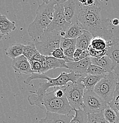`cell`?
<instances>
[{
    "instance_id": "obj_1",
    "label": "cell",
    "mask_w": 119,
    "mask_h": 123,
    "mask_svg": "<svg viewBox=\"0 0 119 123\" xmlns=\"http://www.w3.org/2000/svg\"><path fill=\"white\" fill-rule=\"evenodd\" d=\"M79 21L83 25L85 30L91 33L94 37H100L108 42L114 38L113 31L109 29L111 20L102 17L98 1L91 7L81 4Z\"/></svg>"
},
{
    "instance_id": "obj_21",
    "label": "cell",
    "mask_w": 119,
    "mask_h": 123,
    "mask_svg": "<svg viewBox=\"0 0 119 123\" xmlns=\"http://www.w3.org/2000/svg\"><path fill=\"white\" fill-rule=\"evenodd\" d=\"M24 46L21 44H14L5 50L7 56L13 60L23 55Z\"/></svg>"
},
{
    "instance_id": "obj_20",
    "label": "cell",
    "mask_w": 119,
    "mask_h": 123,
    "mask_svg": "<svg viewBox=\"0 0 119 123\" xmlns=\"http://www.w3.org/2000/svg\"><path fill=\"white\" fill-rule=\"evenodd\" d=\"M16 29V23L14 21L9 20L6 15H0V30L2 35H8Z\"/></svg>"
},
{
    "instance_id": "obj_10",
    "label": "cell",
    "mask_w": 119,
    "mask_h": 123,
    "mask_svg": "<svg viewBox=\"0 0 119 123\" xmlns=\"http://www.w3.org/2000/svg\"><path fill=\"white\" fill-rule=\"evenodd\" d=\"M63 6L64 15L70 24L79 21L81 4L78 0H60Z\"/></svg>"
},
{
    "instance_id": "obj_7",
    "label": "cell",
    "mask_w": 119,
    "mask_h": 123,
    "mask_svg": "<svg viewBox=\"0 0 119 123\" xmlns=\"http://www.w3.org/2000/svg\"><path fill=\"white\" fill-rule=\"evenodd\" d=\"M82 76L76 82L68 83L65 88L66 98L73 110H84V95L85 87L82 82Z\"/></svg>"
},
{
    "instance_id": "obj_17",
    "label": "cell",
    "mask_w": 119,
    "mask_h": 123,
    "mask_svg": "<svg viewBox=\"0 0 119 123\" xmlns=\"http://www.w3.org/2000/svg\"><path fill=\"white\" fill-rule=\"evenodd\" d=\"M85 31L84 27L79 21L72 23L67 30L65 31V37L66 38L76 39L80 36Z\"/></svg>"
},
{
    "instance_id": "obj_4",
    "label": "cell",
    "mask_w": 119,
    "mask_h": 123,
    "mask_svg": "<svg viewBox=\"0 0 119 123\" xmlns=\"http://www.w3.org/2000/svg\"><path fill=\"white\" fill-rule=\"evenodd\" d=\"M38 107L42 110H46L47 112L68 115L72 112L66 96L62 98L55 97L53 91L46 92L40 101Z\"/></svg>"
},
{
    "instance_id": "obj_11",
    "label": "cell",
    "mask_w": 119,
    "mask_h": 123,
    "mask_svg": "<svg viewBox=\"0 0 119 123\" xmlns=\"http://www.w3.org/2000/svg\"><path fill=\"white\" fill-rule=\"evenodd\" d=\"M109 43L100 37L93 38L88 49L90 57L100 58L106 56Z\"/></svg>"
},
{
    "instance_id": "obj_22",
    "label": "cell",
    "mask_w": 119,
    "mask_h": 123,
    "mask_svg": "<svg viewBox=\"0 0 119 123\" xmlns=\"http://www.w3.org/2000/svg\"><path fill=\"white\" fill-rule=\"evenodd\" d=\"M46 60L48 61L50 70L56 68L68 69L67 63L64 60L58 59L53 56H46Z\"/></svg>"
},
{
    "instance_id": "obj_32",
    "label": "cell",
    "mask_w": 119,
    "mask_h": 123,
    "mask_svg": "<svg viewBox=\"0 0 119 123\" xmlns=\"http://www.w3.org/2000/svg\"><path fill=\"white\" fill-rule=\"evenodd\" d=\"M46 58V56H44V55H42L41 53H40L39 52H38V53L36 54L30 60V61H37L39 62L42 63L44 60Z\"/></svg>"
},
{
    "instance_id": "obj_31",
    "label": "cell",
    "mask_w": 119,
    "mask_h": 123,
    "mask_svg": "<svg viewBox=\"0 0 119 123\" xmlns=\"http://www.w3.org/2000/svg\"><path fill=\"white\" fill-rule=\"evenodd\" d=\"M76 49V46H72V47H69V48L64 50V54H65V56L66 57H68V59L74 60V55Z\"/></svg>"
},
{
    "instance_id": "obj_3",
    "label": "cell",
    "mask_w": 119,
    "mask_h": 123,
    "mask_svg": "<svg viewBox=\"0 0 119 123\" xmlns=\"http://www.w3.org/2000/svg\"><path fill=\"white\" fill-rule=\"evenodd\" d=\"M57 3L55 0L43 1L38 6L36 16L28 27L29 35L35 40H40L44 31L48 29L53 19L55 7Z\"/></svg>"
},
{
    "instance_id": "obj_9",
    "label": "cell",
    "mask_w": 119,
    "mask_h": 123,
    "mask_svg": "<svg viewBox=\"0 0 119 123\" xmlns=\"http://www.w3.org/2000/svg\"><path fill=\"white\" fill-rule=\"evenodd\" d=\"M71 24L68 22L64 15V9L62 4L59 1H57L55 7V12L53 19L52 23L45 31H57L62 32L66 31Z\"/></svg>"
},
{
    "instance_id": "obj_14",
    "label": "cell",
    "mask_w": 119,
    "mask_h": 123,
    "mask_svg": "<svg viewBox=\"0 0 119 123\" xmlns=\"http://www.w3.org/2000/svg\"><path fill=\"white\" fill-rule=\"evenodd\" d=\"M73 112L68 115L46 112L45 117L41 119L39 123H70L75 116Z\"/></svg>"
},
{
    "instance_id": "obj_23",
    "label": "cell",
    "mask_w": 119,
    "mask_h": 123,
    "mask_svg": "<svg viewBox=\"0 0 119 123\" xmlns=\"http://www.w3.org/2000/svg\"><path fill=\"white\" fill-rule=\"evenodd\" d=\"M38 52H39L37 50L34 42H29L26 45L24 46L23 55H24L29 61H30Z\"/></svg>"
},
{
    "instance_id": "obj_16",
    "label": "cell",
    "mask_w": 119,
    "mask_h": 123,
    "mask_svg": "<svg viewBox=\"0 0 119 123\" xmlns=\"http://www.w3.org/2000/svg\"><path fill=\"white\" fill-rule=\"evenodd\" d=\"M91 63L93 65L100 66L109 74L114 72L113 63L111 59L107 55L102 57H100V58L91 57Z\"/></svg>"
},
{
    "instance_id": "obj_26",
    "label": "cell",
    "mask_w": 119,
    "mask_h": 123,
    "mask_svg": "<svg viewBox=\"0 0 119 123\" xmlns=\"http://www.w3.org/2000/svg\"><path fill=\"white\" fill-rule=\"evenodd\" d=\"M108 105L114 111L119 120V82L117 83L113 98L111 102L108 104Z\"/></svg>"
},
{
    "instance_id": "obj_13",
    "label": "cell",
    "mask_w": 119,
    "mask_h": 123,
    "mask_svg": "<svg viewBox=\"0 0 119 123\" xmlns=\"http://www.w3.org/2000/svg\"><path fill=\"white\" fill-rule=\"evenodd\" d=\"M12 67L15 72L19 74L32 75L34 74L31 69L30 62L24 55H21L13 60Z\"/></svg>"
},
{
    "instance_id": "obj_34",
    "label": "cell",
    "mask_w": 119,
    "mask_h": 123,
    "mask_svg": "<svg viewBox=\"0 0 119 123\" xmlns=\"http://www.w3.org/2000/svg\"><path fill=\"white\" fill-rule=\"evenodd\" d=\"M88 123H97V114H88Z\"/></svg>"
},
{
    "instance_id": "obj_28",
    "label": "cell",
    "mask_w": 119,
    "mask_h": 123,
    "mask_svg": "<svg viewBox=\"0 0 119 123\" xmlns=\"http://www.w3.org/2000/svg\"><path fill=\"white\" fill-rule=\"evenodd\" d=\"M51 56H53V57H55L56 59H58L64 60L66 63L74 62V60L70 59H68L65 56V54H64V50L61 47L55 50L53 53H52Z\"/></svg>"
},
{
    "instance_id": "obj_6",
    "label": "cell",
    "mask_w": 119,
    "mask_h": 123,
    "mask_svg": "<svg viewBox=\"0 0 119 123\" xmlns=\"http://www.w3.org/2000/svg\"><path fill=\"white\" fill-rule=\"evenodd\" d=\"M61 33L57 31H44L40 41L34 42L38 52L45 56H52L53 51L60 47L62 38Z\"/></svg>"
},
{
    "instance_id": "obj_35",
    "label": "cell",
    "mask_w": 119,
    "mask_h": 123,
    "mask_svg": "<svg viewBox=\"0 0 119 123\" xmlns=\"http://www.w3.org/2000/svg\"><path fill=\"white\" fill-rule=\"evenodd\" d=\"M83 50L81 49H76L75 50V53L74 55V62H77L78 60L79 56H81V53H82Z\"/></svg>"
},
{
    "instance_id": "obj_12",
    "label": "cell",
    "mask_w": 119,
    "mask_h": 123,
    "mask_svg": "<svg viewBox=\"0 0 119 123\" xmlns=\"http://www.w3.org/2000/svg\"><path fill=\"white\" fill-rule=\"evenodd\" d=\"M106 55L111 59L114 65V72L119 76V39L114 38L110 42Z\"/></svg>"
},
{
    "instance_id": "obj_25",
    "label": "cell",
    "mask_w": 119,
    "mask_h": 123,
    "mask_svg": "<svg viewBox=\"0 0 119 123\" xmlns=\"http://www.w3.org/2000/svg\"><path fill=\"white\" fill-rule=\"evenodd\" d=\"M75 116L70 123H88V114L84 110H74Z\"/></svg>"
},
{
    "instance_id": "obj_15",
    "label": "cell",
    "mask_w": 119,
    "mask_h": 123,
    "mask_svg": "<svg viewBox=\"0 0 119 123\" xmlns=\"http://www.w3.org/2000/svg\"><path fill=\"white\" fill-rule=\"evenodd\" d=\"M91 64V57H88L81 61L67 63V66L70 71H74L81 75H87L88 67Z\"/></svg>"
},
{
    "instance_id": "obj_30",
    "label": "cell",
    "mask_w": 119,
    "mask_h": 123,
    "mask_svg": "<svg viewBox=\"0 0 119 123\" xmlns=\"http://www.w3.org/2000/svg\"><path fill=\"white\" fill-rule=\"evenodd\" d=\"M32 70L34 74H42V64L41 62L34 61H29Z\"/></svg>"
},
{
    "instance_id": "obj_29",
    "label": "cell",
    "mask_w": 119,
    "mask_h": 123,
    "mask_svg": "<svg viewBox=\"0 0 119 123\" xmlns=\"http://www.w3.org/2000/svg\"><path fill=\"white\" fill-rule=\"evenodd\" d=\"M76 39H72L66 37H62L61 40L60 47H62L63 50L68 49L72 46H76Z\"/></svg>"
},
{
    "instance_id": "obj_18",
    "label": "cell",
    "mask_w": 119,
    "mask_h": 123,
    "mask_svg": "<svg viewBox=\"0 0 119 123\" xmlns=\"http://www.w3.org/2000/svg\"><path fill=\"white\" fill-rule=\"evenodd\" d=\"M107 75L96 76V75L87 74V75L82 76V82L83 83L84 85L85 86V89H87V90L94 91L97 84Z\"/></svg>"
},
{
    "instance_id": "obj_5",
    "label": "cell",
    "mask_w": 119,
    "mask_h": 123,
    "mask_svg": "<svg viewBox=\"0 0 119 123\" xmlns=\"http://www.w3.org/2000/svg\"><path fill=\"white\" fill-rule=\"evenodd\" d=\"M119 78L114 72L107 74L95 86L94 91L107 104L113 98Z\"/></svg>"
},
{
    "instance_id": "obj_36",
    "label": "cell",
    "mask_w": 119,
    "mask_h": 123,
    "mask_svg": "<svg viewBox=\"0 0 119 123\" xmlns=\"http://www.w3.org/2000/svg\"><path fill=\"white\" fill-rule=\"evenodd\" d=\"M112 24L114 25H119V20L117 18H114L112 20Z\"/></svg>"
},
{
    "instance_id": "obj_8",
    "label": "cell",
    "mask_w": 119,
    "mask_h": 123,
    "mask_svg": "<svg viewBox=\"0 0 119 123\" xmlns=\"http://www.w3.org/2000/svg\"><path fill=\"white\" fill-rule=\"evenodd\" d=\"M84 111L87 114H97L103 112L108 104L94 91L85 89L84 95Z\"/></svg>"
},
{
    "instance_id": "obj_37",
    "label": "cell",
    "mask_w": 119,
    "mask_h": 123,
    "mask_svg": "<svg viewBox=\"0 0 119 123\" xmlns=\"http://www.w3.org/2000/svg\"><path fill=\"white\" fill-rule=\"evenodd\" d=\"M118 78H119V76H118Z\"/></svg>"
},
{
    "instance_id": "obj_24",
    "label": "cell",
    "mask_w": 119,
    "mask_h": 123,
    "mask_svg": "<svg viewBox=\"0 0 119 123\" xmlns=\"http://www.w3.org/2000/svg\"><path fill=\"white\" fill-rule=\"evenodd\" d=\"M103 115L105 120L109 123H119V120L117 114L108 104L103 111Z\"/></svg>"
},
{
    "instance_id": "obj_27",
    "label": "cell",
    "mask_w": 119,
    "mask_h": 123,
    "mask_svg": "<svg viewBox=\"0 0 119 123\" xmlns=\"http://www.w3.org/2000/svg\"><path fill=\"white\" fill-rule=\"evenodd\" d=\"M108 74H109V73L107 72L104 69L101 68L100 66H97V65H93V64H91L88 67L87 72V74H89V75H96V76L107 75Z\"/></svg>"
},
{
    "instance_id": "obj_19",
    "label": "cell",
    "mask_w": 119,
    "mask_h": 123,
    "mask_svg": "<svg viewBox=\"0 0 119 123\" xmlns=\"http://www.w3.org/2000/svg\"><path fill=\"white\" fill-rule=\"evenodd\" d=\"M93 38L94 36L91 33L85 30L80 36L76 38V49H81L82 50H88Z\"/></svg>"
},
{
    "instance_id": "obj_2",
    "label": "cell",
    "mask_w": 119,
    "mask_h": 123,
    "mask_svg": "<svg viewBox=\"0 0 119 123\" xmlns=\"http://www.w3.org/2000/svg\"><path fill=\"white\" fill-rule=\"evenodd\" d=\"M82 76L84 75H79L74 71H71L69 73L62 72L56 78H51L45 74H33L24 80V84H30L34 79H44L47 80V82L40 83L39 89L36 91H30L31 95L28 97V101L31 105L38 106L42 97L46 93L49 88L64 86L69 82H76Z\"/></svg>"
},
{
    "instance_id": "obj_33",
    "label": "cell",
    "mask_w": 119,
    "mask_h": 123,
    "mask_svg": "<svg viewBox=\"0 0 119 123\" xmlns=\"http://www.w3.org/2000/svg\"><path fill=\"white\" fill-rule=\"evenodd\" d=\"M97 123H109L108 121L105 120L104 117L103 112L97 113Z\"/></svg>"
}]
</instances>
